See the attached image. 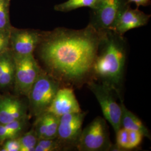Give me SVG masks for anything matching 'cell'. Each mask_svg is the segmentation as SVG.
I'll return each mask as SVG.
<instances>
[{
    "label": "cell",
    "instance_id": "obj_1",
    "mask_svg": "<svg viewBox=\"0 0 151 151\" xmlns=\"http://www.w3.org/2000/svg\"><path fill=\"white\" fill-rule=\"evenodd\" d=\"M101 34L90 24L81 30L58 27L44 32L37 49L46 72L60 83L78 85L90 81Z\"/></svg>",
    "mask_w": 151,
    "mask_h": 151
},
{
    "label": "cell",
    "instance_id": "obj_2",
    "mask_svg": "<svg viewBox=\"0 0 151 151\" xmlns=\"http://www.w3.org/2000/svg\"><path fill=\"white\" fill-rule=\"evenodd\" d=\"M92 76L110 88L120 101L127 58V45L123 35L112 30L101 32Z\"/></svg>",
    "mask_w": 151,
    "mask_h": 151
},
{
    "label": "cell",
    "instance_id": "obj_3",
    "mask_svg": "<svg viewBox=\"0 0 151 151\" xmlns=\"http://www.w3.org/2000/svg\"><path fill=\"white\" fill-rule=\"evenodd\" d=\"M60 88V82L42 70L27 95L30 115L36 118L46 112Z\"/></svg>",
    "mask_w": 151,
    "mask_h": 151
},
{
    "label": "cell",
    "instance_id": "obj_4",
    "mask_svg": "<svg viewBox=\"0 0 151 151\" xmlns=\"http://www.w3.org/2000/svg\"><path fill=\"white\" fill-rule=\"evenodd\" d=\"M113 147L106 119L97 116L82 130L76 148L80 151H106Z\"/></svg>",
    "mask_w": 151,
    "mask_h": 151
},
{
    "label": "cell",
    "instance_id": "obj_5",
    "mask_svg": "<svg viewBox=\"0 0 151 151\" xmlns=\"http://www.w3.org/2000/svg\"><path fill=\"white\" fill-rule=\"evenodd\" d=\"M13 54L15 65L13 88L17 95L27 97L32 87L38 78L42 69L33 54Z\"/></svg>",
    "mask_w": 151,
    "mask_h": 151
},
{
    "label": "cell",
    "instance_id": "obj_6",
    "mask_svg": "<svg viewBox=\"0 0 151 151\" xmlns=\"http://www.w3.org/2000/svg\"><path fill=\"white\" fill-rule=\"evenodd\" d=\"M87 83L99 103L104 118L111 124L116 133L122 127V109L114 98V92L99 81L90 80Z\"/></svg>",
    "mask_w": 151,
    "mask_h": 151
},
{
    "label": "cell",
    "instance_id": "obj_7",
    "mask_svg": "<svg viewBox=\"0 0 151 151\" xmlns=\"http://www.w3.org/2000/svg\"><path fill=\"white\" fill-rule=\"evenodd\" d=\"M128 5L126 0H99L92 9L89 24L99 32L111 30L121 11Z\"/></svg>",
    "mask_w": 151,
    "mask_h": 151
},
{
    "label": "cell",
    "instance_id": "obj_8",
    "mask_svg": "<svg viewBox=\"0 0 151 151\" xmlns=\"http://www.w3.org/2000/svg\"><path fill=\"white\" fill-rule=\"evenodd\" d=\"M86 112L66 114L61 116L57 138L65 146L67 150L76 148L82 130Z\"/></svg>",
    "mask_w": 151,
    "mask_h": 151
},
{
    "label": "cell",
    "instance_id": "obj_9",
    "mask_svg": "<svg viewBox=\"0 0 151 151\" xmlns=\"http://www.w3.org/2000/svg\"><path fill=\"white\" fill-rule=\"evenodd\" d=\"M43 34L44 32L13 27L10 32V49L14 54H32L41 42Z\"/></svg>",
    "mask_w": 151,
    "mask_h": 151
},
{
    "label": "cell",
    "instance_id": "obj_10",
    "mask_svg": "<svg viewBox=\"0 0 151 151\" xmlns=\"http://www.w3.org/2000/svg\"><path fill=\"white\" fill-rule=\"evenodd\" d=\"M28 103L19 95H0V124L29 118Z\"/></svg>",
    "mask_w": 151,
    "mask_h": 151
},
{
    "label": "cell",
    "instance_id": "obj_11",
    "mask_svg": "<svg viewBox=\"0 0 151 151\" xmlns=\"http://www.w3.org/2000/svg\"><path fill=\"white\" fill-rule=\"evenodd\" d=\"M150 17V15H147L138 9H133L129 5L127 6L120 13L111 30L123 35L130 30L146 25Z\"/></svg>",
    "mask_w": 151,
    "mask_h": 151
},
{
    "label": "cell",
    "instance_id": "obj_12",
    "mask_svg": "<svg viewBox=\"0 0 151 151\" xmlns=\"http://www.w3.org/2000/svg\"><path fill=\"white\" fill-rule=\"evenodd\" d=\"M47 111L60 117L66 114L79 113L82 110L72 88L65 87L58 89Z\"/></svg>",
    "mask_w": 151,
    "mask_h": 151
},
{
    "label": "cell",
    "instance_id": "obj_13",
    "mask_svg": "<svg viewBox=\"0 0 151 151\" xmlns=\"http://www.w3.org/2000/svg\"><path fill=\"white\" fill-rule=\"evenodd\" d=\"M60 118V117L47 111L36 117L32 128L38 139L57 138Z\"/></svg>",
    "mask_w": 151,
    "mask_h": 151
},
{
    "label": "cell",
    "instance_id": "obj_14",
    "mask_svg": "<svg viewBox=\"0 0 151 151\" xmlns=\"http://www.w3.org/2000/svg\"><path fill=\"white\" fill-rule=\"evenodd\" d=\"M120 105L122 109L121 127L126 129L138 131L141 133L143 137L151 139L149 130L140 119L126 108L123 101H121Z\"/></svg>",
    "mask_w": 151,
    "mask_h": 151
},
{
    "label": "cell",
    "instance_id": "obj_15",
    "mask_svg": "<svg viewBox=\"0 0 151 151\" xmlns=\"http://www.w3.org/2000/svg\"><path fill=\"white\" fill-rule=\"evenodd\" d=\"M15 72V65L14 54L9 49L0 74V91H5L14 87Z\"/></svg>",
    "mask_w": 151,
    "mask_h": 151
},
{
    "label": "cell",
    "instance_id": "obj_16",
    "mask_svg": "<svg viewBox=\"0 0 151 151\" xmlns=\"http://www.w3.org/2000/svg\"><path fill=\"white\" fill-rule=\"evenodd\" d=\"M99 0H68L62 4L54 6L55 11L68 12L77 9L88 7L93 9L97 5Z\"/></svg>",
    "mask_w": 151,
    "mask_h": 151
},
{
    "label": "cell",
    "instance_id": "obj_17",
    "mask_svg": "<svg viewBox=\"0 0 151 151\" xmlns=\"http://www.w3.org/2000/svg\"><path fill=\"white\" fill-rule=\"evenodd\" d=\"M67 150L65 146L57 138L39 139L34 151H57Z\"/></svg>",
    "mask_w": 151,
    "mask_h": 151
},
{
    "label": "cell",
    "instance_id": "obj_18",
    "mask_svg": "<svg viewBox=\"0 0 151 151\" xmlns=\"http://www.w3.org/2000/svg\"><path fill=\"white\" fill-rule=\"evenodd\" d=\"M20 151H34L38 143V137L34 129L32 128L30 130L24 132L20 137Z\"/></svg>",
    "mask_w": 151,
    "mask_h": 151
},
{
    "label": "cell",
    "instance_id": "obj_19",
    "mask_svg": "<svg viewBox=\"0 0 151 151\" xmlns=\"http://www.w3.org/2000/svg\"><path fill=\"white\" fill-rule=\"evenodd\" d=\"M28 119L29 118L18 119L4 124L8 132L9 139L19 138L25 132L27 126Z\"/></svg>",
    "mask_w": 151,
    "mask_h": 151
},
{
    "label": "cell",
    "instance_id": "obj_20",
    "mask_svg": "<svg viewBox=\"0 0 151 151\" xmlns=\"http://www.w3.org/2000/svg\"><path fill=\"white\" fill-rule=\"evenodd\" d=\"M10 2L7 0L0 1V30H10L13 27L10 19Z\"/></svg>",
    "mask_w": 151,
    "mask_h": 151
},
{
    "label": "cell",
    "instance_id": "obj_21",
    "mask_svg": "<svg viewBox=\"0 0 151 151\" xmlns=\"http://www.w3.org/2000/svg\"><path fill=\"white\" fill-rule=\"evenodd\" d=\"M0 146V151H20L19 138L7 139Z\"/></svg>",
    "mask_w": 151,
    "mask_h": 151
},
{
    "label": "cell",
    "instance_id": "obj_22",
    "mask_svg": "<svg viewBox=\"0 0 151 151\" xmlns=\"http://www.w3.org/2000/svg\"><path fill=\"white\" fill-rule=\"evenodd\" d=\"M129 130V149L132 150L139 146L144 137L143 134L135 130Z\"/></svg>",
    "mask_w": 151,
    "mask_h": 151
},
{
    "label": "cell",
    "instance_id": "obj_23",
    "mask_svg": "<svg viewBox=\"0 0 151 151\" xmlns=\"http://www.w3.org/2000/svg\"><path fill=\"white\" fill-rule=\"evenodd\" d=\"M10 30H0V54L10 48Z\"/></svg>",
    "mask_w": 151,
    "mask_h": 151
},
{
    "label": "cell",
    "instance_id": "obj_24",
    "mask_svg": "<svg viewBox=\"0 0 151 151\" xmlns=\"http://www.w3.org/2000/svg\"><path fill=\"white\" fill-rule=\"evenodd\" d=\"M7 139H9V134L5 125L0 124V146Z\"/></svg>",
    "mask_w": 151,
    "mask_h": 151
},
{
    "label": "cell",
    "instance_id": "obj_25",
    "mask_svg": "<svg viewBox=\"0 0 151 151\" xmlns=\"http://www.w3.org/2000/svg\"><path fill=\"white\" fill-rule=\"evenodd\" d=\"M127 2L129 4L130 3H134L137 6V7L140 6H146L148 5L150 2V0H126Z\"/></svg>",
    "mask_w": 151,
    "mask_h": 151
},
{
    "label": "cell",
    "instance_id": "obj_26",
    "mask_svg": "<svg viewBox=\"0 0 151 151\" xmlns=\"http://www.w3.org/2000/svg\"><path fill=\"white\" fill-rule=\"evenodd\" d=\"M0 1H1V0H0ZM7 1H10L11 0H7Z\"/></svg>",
    "mask_w": 151,
    "mask_h": 151
}]
</instances>
